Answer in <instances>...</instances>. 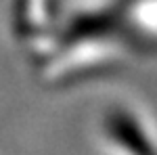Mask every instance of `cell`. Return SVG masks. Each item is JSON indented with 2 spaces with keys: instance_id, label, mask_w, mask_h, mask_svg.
I'll list each match as a JSON object with an SVG mask.
<instances>
[{
  "instance_id": "6da1fadb",
  "label": "cell",
  "mask_w": 157,
  "mask_h": 155,
  "mask_svg": "<svg viewBox=\"0 0 157 155\" xmlns=\"http://www.w3.org/2000/svg\"><path fill=\"white\" fill-rule=\"evenodd\" d=\"M103 134L120 149H126V141H130V151H157L155 130L149 126L140 111L130 107H115L105 111Z\"/></svg>"
}]
</instances>
